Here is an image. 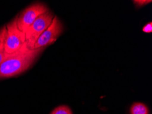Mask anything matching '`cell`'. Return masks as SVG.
I'll list each match as a JSON object with an SVG mask.
<instances>
[{
    "label": "cell",
    "mask_w": 152,
    "mask_h": 114,
    "mask_svg": "<svg viewBox=\"0 0 152 114\" xmlns=\"http://www.w3.org/2000/svg\"><path fill=\"white\" fill-rule=\"evenodd\" d=\"M44 48L30 49L25 42L17 51L8 54L0 64V79L10 78L21 74L34 64Z\"/></svg>",
    "instance_id": "obj_1"
},
{
    "label": "cell",
    "mask_w": 152,
    "mask_h": 114,
    "mask_svg": "<svg viewBox=\"0 0 152 114\" xmlns=\"http://www.w3.org/2000/svg\"><path fill=\"white\" fill-rule=\"evenodd\" d=\"M55 17L53 13L50 10L43 13L36 18L35 21L29 26L25 32V40L27 46L34 49L36 40L44 32L51 24Z\"/></svg>",
    "instance_id": "obj_2"
},
{
    "label": "cell",
    "mask_w": 152,
    "mask_h": 114,
    "mask_svg": "<svg viewBox=\"0 0 152 114\" xmlns=\"http://www.w3.org/2000/svg\"><path fill=\"white\" fill-rule=\"evenodd\" d=\"M48 11H49V9L45 4L38 2L31 4L16 17L18 28L25 33L39 16Z\"/></svg>",
    "instance_id": "obj_3"
},
{
    "label": "cell",
    "mask_w": 152,
    "mask_h": 114,
    "mask_svg": "<svg viewBox=\"0 0 152 114\" xmlns=\"http://www.w3.org/2000/svg\"><path fill=\"white\" fill-rule=\"evenodd\" d=\"M5 26L6 52L7 54H11L21 48L26 42L25 34L18 28L16 17Z\"/></svg>",
    "instance_id": "obj_4"
},
{
    "label": "cell",
    "mask_w": 152,
    "mask_h": 114,
    "mask_svg": "<svg viewBox=\"0 0 152 114\" xmlns=\"http://www.w3.org/2000/svg\"><path fill=\"white\" fill-rule=\"evenodd\" d=\"M63 25L57 16H55L49 27L45 30L36 40L34 46V49L47 47L53 44L63 32Z\"/></svg>",
    "instance_id": "obj_5"
},
{
    "label": "cell",
    "mask_w": 152,
    "mask_h": 114,
    "mask_svg": "<svg viewBox=\"0 0 152 114\" xmlns=\"http://www.w3.org/2000/svg\"><path fill=\"white\" fill-rule=\"evenodd\" d=\"M5 37H6V26L4 25L0 29V64L7 57V53L5 49Z\"/></svg>",
    "instance_id": "obj_6"
},
{
    "label": "cell",
    "mask_w": 152,
    "mask_h": 114,
    "mask_svg": "<svg viewBox=\"0 0 152 114\" xmlns=\"http://www.w3.org/2000/svg\"><path fill=\"white\" fill-rule=\"evenodd\" d=\"M130 112V114H149L148 107L142 103H134L131 106Z\"/></svg>",
    "instance_id": "obj_7"
},
{
    "label": "cell",
    "mask_w": 152,
    "mask_h": 114,
    "mask_svg": "<svg viewBox=\"0 0 152 114\" xmlns=\"http://www.w3.org/2000/svg\"><path fill=\"white\" fill-rule=\"evenodd\" d=\"M50 114H72V111L67 105H60L55 108Z\"/></svg>",
    "instance_id": "obj_8"
},
{
    "label": "cell",
    "mask_w": 152,
    "mask_h": 114,
    "mask_svg": "<svg viewBox=\"0 0 152 114\" xmlns=\"http://www.w3.org/2000/svg\"><path fill=\"white\" fill-rule=\"evenodd\" d=\"M133 2L137 6V8H140V7L145 6L147 4H150L151 1V0H149V1H148V0H134Z\"/></svg>",
    "instance_id": "obj_9"
},
{
    "label": "cell",
    "mask_w": 152,
    "mask_h": 114,
    "mask_svg": "<svg viewBox=\"0 0 152 114\" xmlns=\"http://www.w3.org/2000/svg\"><path fill=\"white\" fill-rule=\"evenodd\" d=\"M142 32H145V33H151L152 32V23L151 22H149L145 25L142 27Z\"/></svg>",
    "instance_id": "obj_10"
}]
</instances>
